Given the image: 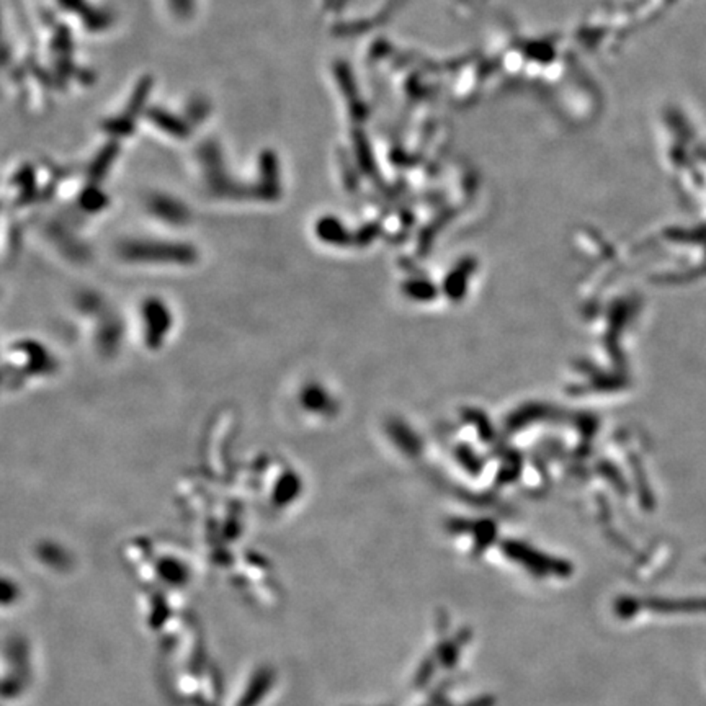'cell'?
<instances>
[{"instance_id": "7a4b0ae2", "label": "cell", "mask_w": 706, "mask_h": 706, "mask_svg": "<svg viewBox=\"0 0 706 706\" xmlns=\"http://www.w3.org/2000/svg\"><path fill=\"white\" fill-rule=\"evenodd\" d=\"M642 608L657 613L706 612V598H646Z\"/></svg>"}, {"instance_id": "277c9868", "label": "cell", "mask_w": 706, "mask_h": 706, "mask_svg": "<svg viewBox=\"0 0 706 706\" xmlns=\"http://www.w3.org/2000/svg\"><path fill=\"white\" fill-rule=\"evenodd\" d=\"M641 608H642V600H637V598L632 597H620L617 598V602L613 603L615 613L623 620H630L632 617H636V613L640 612Z\"/></svg>"}, {"instance_id": "52a82bcc", "label": "cell", "mask_w": 706, "mask_h": 706, "mask_svg": "<svg viewBox=\"0 0 706 706\" xmlns=\"http://www.w3.org/2000/svg\"><path fill=\"white\" fill-rule=\"evenodd\" d=\"M425 706H433V705H432V703H427V705H425Z\"/></svg>"}, {"instance_id": "3957f363", "label": "cell", "mask_w": 706, "mask_h": 706, "mask_svg": "<svg viewBox=\"0 0 706 706\" xmlns=\"http://www.w3.org/2000/svg\"><path fill=\"white\" fill-rule=\"evenodd\" d=\"M471 636H473V632L470 630L463 628L458 635L453 637V640H445L442 645L437 647V652H435L438 662L446 669L453 667V665L458 662L461 649L466 646V642L471 640Z\"/></svg>"}, {"instance_id": "5b68a950", "label": "cell", "mask_w": 706, "mask_h": 706, "mask_svg": "<svg viewBox=\"0 0 706 706\" xmlns=\"http://www.w3.org/2000/svg\"><path fill=\"white\" fill-rule=\"evenodd\" d=\"M437 662H438L437 656H428L427 659H423V662L420 664V667L414 677L415 688H423L428 685V682L432 680V677L435 674V669H437Z\"/></svg>"}, {"instance_id": "6da1fadb", "label": "cell", "mask_w": 706, "mask_h": 706, "mask_svg": "<svg viewBox=\"0 0 706 706\" xmlns=\"http://www.w3.org/2000/svg\"><path fill=\"white\" fill-rule=\"evenodd\" d=\"M502 550H504L508 558L522 564L523 568H527L530 573L538 575V578H546V575L569 578L574 570V568L568 561L545 556L538 551H533L532 548L520 543H513V541H507V543L502 545Z\"/></svg>"}, {"instance_id": "8992f818", "label": "cell", "mask_w": 706, "mask_h": 706, "mask_svg": "<svg viewBox=\"0 0 706 706\" xmlns=\"http://www.w3.org/2000/svg\"><path fill=\"white\" fill-rule=\"evenodd\" d=\"M448 706H453V705H448ZM455 706H495V698L493 697V695H483V697L473 698V700H470V702H466L463 705H455Z\"/></svg>"}]
</instances>
